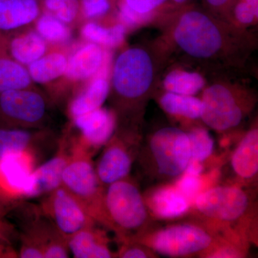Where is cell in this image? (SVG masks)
<instances>
[{
    "mask_svg": "<svg viewBox=\"0 0 258 258\" xmlns=\"http://www.w3.org/2000/svg\"><path fill=\"white\" fill-rule=\"evenodd\" d=\"M166 33L178 50L207 64L240 68L255 47L254 37L243 28L199 10L180 13Z\"/></svg>",
    "mask_w": 258,
    "mask_h": 258,
    "instance_id": "1",
    "label": "cell"
},
{
    "mask_svg": "<svg viewBox=\"0 0 258 258\" xmlns=\"http://www.w3.org/2000/svg\"><path fill=\"white\" fill-rule=\"evenodd\" d=\"M157 67L155 59L144 47H132L117 57L112 70V86L122 99L135 101L152 90Z\"/></svg>",
    "mask_w": 258,
    "mask_h": 258,
    "instance_id": "2",
    "label": "cell"
},
{
    "mask_svg": "<svg viewBox=\"0 0 258 258\" xmlns=\"http://www.w3.org/2000/svg\"><path fill=\"white\" fill-rule=\"evenodd\" d=\"M249 93L240 85L218 81L204 88L201 118L208 126L225 132L237 126L245 114L244 99Z\"/></svg>",
    "mask_w": 258,
    "mask_h": 258,
    "instance_id": "3",
    "label": "cell"
},
{
    "mask_svg": "<svg viewBox=\"0 0 258 258\" xmlns=\"http://www.w3.org/2000/svg\"><path fill=\"white\" fill-rule=\"evenodd\" d=\"M147 217V208L138 188L125 179L108 185L102 200L101 221L120 232L140 228Z\"/></svg>",
    "mask_w": 258,
    "mask_h": 258,
    "instance_id": "4",
    "label": "cell"
},
{
    "mask_svg": "<svg viewBox=\"0 0 258 258\" xmlns=\"http://www.w3.org/2000/svg\"><path fill=\"white\" fill-rule=\"evenodd\" d=\"M71 157L64 168L62 186L86 208L94 220H101L102 192L91 154L73 144Z\"/></svg>",
    "mask_w": 258,
    "mask_h": 258,
    "instance_id": "5",
    "label": "cell"
},
{
    "mask_svg": "<svg viewBox=\"0 0 258 258\" xmlns=\"http://www.w3.org/2000/svg\"><path fill=\"white\" fill-rule=\"evenodd\" d=\"M41 210L66 241L83 229L93 226L95 221L82 204L62 185L45 196Z\"/></svg>",
    "mask_w": 258,
    "mask_h": 258,
    "instance_id": "6",
    "label": "cell"
},
{
    "mask_svg": "<svg viewBox=\"0 0 258 258\" xmlns=\"http://www.w3.org/2000/svg\"><path fill=\"white\" fill-rule=\"evenodd\" d=\"M150 148L159 171L166 176L181 175L191 160L189 137L179 128L159 129L151 139Z\"/></svg>",
    "mask_w": 258,
    "mask_h": 258,
    "instance_id": "7",
    "label": "cell"
},
{
    "mask_svg": "<svg viewBox=\"0 0 258 258\" xmlns=\"http://www.w3.org/2000/svg\"><path fill=\"white\" fill-rule=\"evenodd\" d=\"M47 113L46 99L36 91L26 88L0 93V118L10 127H36Z\"/></svg>",
    "mask_w": 258,
    "mask_h": 258,
    "instance_id": "8",
    "label": "cell"
},
{
    "mask_svg": "<svg viewBox=\"0 0 258 258\" xmlns=\"http://www.w3.org/2000/svg\"><path fill=\"white\" fill-rule=\"evenodd\" d=\"M212 241L211 236L200 227L179 225L159 231L153 237L152 246L162 255L181 257L205 250Z\"/></svg>",
    "mask_w": 258,
    "mask_h": 258,
    "instance_id": "9",
    "label": "cell"
},
{
    "mask_svg": "<svg viewBox=\"0 0 258 258\" xmlns=\"http://www.w3.org/2000/svg\"><path fill=\"white\" fill-rule=\"evenodd\" d=\"M194 201L203 215L220 221H235L248 207L245 192L235 186L212 188L200 193Z\"/></svg>",
    "mask_w": 258,
    "mask_h": 258,
    "instance_id": "10",
    "label": "cell"
},
{
    "mask_svg": "<svg viewBox=\"0 0 258 258\" xmlns=\"http://www.w3.org/2000/svg\"><path fill=\"white\" fill-rule=\"evenodd\" d=\"M35 163V154L30 152L0 158V193L8 201L27 198Z\"/></svg>",
    "mask_w": 258,
    "mask_h": 258,
    "instance_id": "11",
    "label": "cell"
},
{
    "mask_svg": "<svg viewBox=\"0 0 258 258\" xmlns=\"http://www.w3.org/2000/svg\"><path fill=\"white\" fill-rule=\"evenodd\" d=\"M73 119L81 133L73 144L91 154L111 141L116 125L114 113L102 107Z\"/></svg>",
    "mask_w": 258,
    "mask_h": 258,
    "instance_id": "12",
    "label": "cell"
},
{
    "mask_svg": "<svg viewBox=\"0 0 258 258\" xmlns=\"http://www.w3.org/2000/svg\"><path fill=\"white\" fill-rule=\"evenodd\" d=\"M61 144L53 157L32 171L27 198L46 196L62 185V174L71 157V148Z\"/></svg>",
    "mask_w": 258,
    "mask_h": 258,
    "instance_id": "13",
    "label": "cell"
},
{
    "mask_svg": "<svg viewBox=\"0 0 258 258\" xmlns=\"http://www.w3.org/2000/svg\"><path fill=\"white\" fill-rule=\"evenodd\" d=\"M132 159L124 145L111 142L97 164L96 171L100 182L108 185L125 179L132 169Z\"/></svg>",
    "mask_w": 258,
    "mask_h": 258,
    "instance_id": "14",
    "label": "cell"
},
{
    "mask_svg": "<svg viewBox=\"0 0 258 258\" xmlns=\"http://www.w3.org/2000/svg\"><path fill=\"white\" fill-rule=\"evenodd\" d=\"M109 53L101 46L88 42L80 47L68 59L66 77L74 81H81L95 77L101 71Z\"/></svg>",
    "mask_w": 258,
    "mask_h": 258,
    "instance_id": "15",
    "label": "cell"
},
{
    "mask_svg": "<svg viewBox=\"0 0 258 258\" xmlns=\"http://www.w3.org/2000/svg\"><path fill=\"white\" fill-rule=\"evenodd\" d=\"M40 8L37 0L0 1V32L16 30L38 18Z\"/></svg>",
    "mask_w": 258,
    "mask_h": 258,
    "instance_id": "16",
    "label": "cell"
},
{
    "mask_svg": "<svg viewBox=\"0 0 258 258\" xmlns=\"http://www.w3.org/2000/svg\"><path fill=\"white\" fill-rule=\"evenodd\" d=\"M93 226L83 229L67 241L70 252L76 258H109L112 253L104 237Z\"/></svg>",
    "mask_w": 258,
    "mask_h": 258,
    "instance_id": "17",
    "label": "cell"
},
{
    "mask_svg": "<svg viewBox=\"0 0 258 258\" xmlns=\"http://www.w3.org/2000/svg\"><path fill=\"white\" fill-rule=\"evenodd\" d=\"M190 202L174 186H167L154 191L149 205L159 218L174 219L184 215L189 210Z\"/></svg>",
    "mask_w": 258,
    "mask_h": 258,
    "instance_id": "18",
    "label": "cell"
},
{
    "mask_svg": "<svg viewBox=\"0 0 258 258\" xmlns=\"http://www.w3.org/2000/svg\"><path fill=\"white\" fill-rule=\"evenodd\" d=\"M232 166L237 175L250 179L258 171V131L252 129L245 134L232 157Z\"/></svg>",
    "mask_w": 258,
    "mask_h": 258,
    "instance_id": "19",
    "label": "cell"
},
{
    "mask_svg": "<svg viewBox=\"0 0 258 258\" xmlns=\"http://www.w3.org/2000/svg\"><path fill=\"white\" fill-rule=\"evenodd\" d=\"M108 78L96 76L88 87L71 101L69 112L74 118L101 108L109 94Z\"/></svg>",
    "mask_w": 258,
    "mask_h": 258,
    "instance_id": "20",
    "label": "cell"
},
{
    "mask_svg": "<svg viewBox=\"0 0 258 258\" xmlns=\"http://www.w3.org/2000/svg\"><path fill=\"white\" fill-rule=\"evenodd\" d=\"M46 41L37 32H29L8 40L10 57L23 66L29 64L45 55Z\"/></svg>",
    "mask_w": 258,
    "mask_h": 258,
    "instance_id": "21",
    "label": "cell"
},
{
    "mask_svg": "<svg viewBox=\"0 0 258 258\" xmlns=\"http://www.w3.org/2000/svg\"><path fill=\"white\" fill-rule=\"evenodd\" d=\"M39 136L25 128L0 127V158L10 154H35Z\"/></svg>",
    "mask_w": 258,
    "mask_h": 258,
    "instance_id": "22",
    "label": "cell"
},
{
    "mask_svg": "<svg viewBox=\"0 0 258 258\" xmlns=\"http://www.w3.org/2000/svg\"><path fill=\"white\" fill-rule=\"evenodd\" d=\"M206 86L203 75L195 71L174 69L169 71L163 80L166 92L195 96Z\"/></svg>",
    "mask_w": 258,
    "mask_h": 258,
    "instance_id": "23",
    "label": "cell"
},
{
    "mask_svg": "<svg viewBox=\"0 0 258 258\" xmlns=\"http://www.w3.org/2000/svg\"><path fill=\"white\" fill-rule=\"evenodd\" d=\"M67 66L66 55L60 52H52L29 64L27 69L32 81L43 84L64 75Z\"/></svg>",
    "mask_w": 258,
    "mask_h": 258,
    "instance_id": "24",
    "label": "cell"
},
{
    "mask_svg": "<svg viewBox=\"0 0 258 258\" xmlns=\"http://www.w3.org/2000/svg\"><path fill=\"white\" fill-rule=\"evenodd\" d=\"M32 82L25 66L13 60L8 52L0 54V93L29 88Z\"/></svg>",
    "mask_w": 258,
    "mask_h": 258,
    "instance_id": "25",
    "label": "cell"
},
{
    "mask_svg": "<svg viewBox=\"0 0 258 258\" xmlns=\"http://www.w3.org/2000/svg\"><path fill=\"white\" fill-rule=\"evenodd\" d=\"M159 103L169 114L191 120L201 118L203 103L195 96L166 92L161 96Z\"/></svg>",
    "mask_w": 258,
    "mask_h": 258,
    "instance_id": "26",
    "label": "cell"
},
{
    "mask_svg": "<svg viewBox=\"0 0 258 258\" xmlns=\"http://www.w3.org/2000/svg\"><path fill=\"white\" fill-rule=\"evenodd\" d=\"M83 37L86 40L101 47L113 48L123 43L125 28L121 23L110 28H104L96 23H88L81 30Z\"/></svg>",
    "mask_w": 258,
    "mask_h": 258,
    "instance_id": "27",
    "label": "cell"
},
{
    "mask_svg": "<svg viewBox=\"0 0 258 258\" xmlns=\"http://www.w3.org/2000/svg\"><path fill=\"white\" fill-rule=\"evenodd\" d=\"M36 29L45 41L52 43L68 41L71 37V30L66 23L50 13L43 14L38 19Z\"/></svg>",
    "mask_w": 258,
    "mask_h": 258,
    "instance_id": "28",
    "label": "cell"
},
{
    "mask_svg": "<svg viewBox=\"0 0 258 258\" xmlns=\"http://www.w3.org/2000/svg\"><path fill=\"white\" fill-rule=\"evenodd\" d=\"M191 147V160L203 163L212 155L215 142L207 129L197 127L187 134Z\"/></svg>",
    "mask_w": 258,
    "mask_h": 258,
    "instance_id": "29",
    "label": "cell"
},
{
    "mask_svg": "<svg viewBox=\"0 0 258 258\" xmlns=\"http://www.w3.org/2000/svg\"><path fill=\"white\" fill-rule=\"evenodd\" d=\"M48 13L64 23L74 21L79 10V0H45Z\"/></svg>",
    "mask_w": 258,
    "mask_h": 258,
    "instance_id": "30",
    "label": "cell"
},
{
    "mask_svg": "<svg viewBox=\"0 0 258 258\" xmlns=\"http://www.w3.org/2000/svg\"><path fill=\"white\" fill-rule=\"evenodd\" d=\"M203 184L201 175L184 171L175 187L191 203L200 195Z\"/></svg>",
    "mask_w": 258,
    "mask_h": 258,
    "instance_id": "31",
    "label": "cell"
},
{
    "mask_svg": "<svg viewBox=\"0 0 258 258\" xmlns=\"http://www.w3.org/2000/svg\"><path fill=\"white\" fill-rule=\"evenodd\" d=\"M234 24L240 27L245 28L246 26L254 25L257 22L258 11L252 8L244 0L237 3L234 8Z\"/></svg>",
    "mask_w": 258,
    "mask_h": 258,
    "instance_id": "32",
    "label": "cell"
},
{
    "mask_svg": "<svg viewBox=\"0 0 258 258\" xmlns=\"http://www.w3.org/2000/svg\"><path fill=\"white\" fill-rule=\"evenodd\" d=\"M119 18L122 25L129 28H137L142 25H146L153 18L152 15H144L136 13L121 3L120 6Z\"/></svg>",
    "mask_w": 258,
    "mask_h": 258,
    "instance_id": "33",
    "label": "cell"
},
{
    "mask_svg": "<svg viewBox=\"0 0 258 258\" xmlns=\"http://www.w3.org/2000/svg\"><path fill=\"white\" fill-rule=\"evenodd\" d=\"M167 0H123L122 3L139 14L152 15L161 8Z\"/></svg>",
    "mask_w": 258,
    "mask_h": 258,
    "instance_id": "34",
    "label": "cell"
},
{
    "mask_svg": "<svg viewBox=\"0 0 258 258\" xmlns=\"http://www.w3.org/2000/svg\"><path fill=\"white\" fill-rule=\"evenodd\" d=\"M83 15L87 18H96L108 13L111 8L109 0H80Z\"/></svg>",
    "mask_w": 258,
    "mask_h": 258,
    "instance_id": "35",
    "label": "cell"
},
{
    "mask_svg": "<svg viewBox=\"0 0 258 258\" xmlns=\"http://www.w3.org/2000/svg\"><path fill=\"white\" fill-rule=\"evenodd\" d=\"M69 252L67 241L63 237H57L45 247L44 258L69 257Z\"/></svg>",
    "mask_w": 258,
    "mask_h": 258,
    "instance_id": "36",
    "label": "cell"
},
{
    "mask_svg": "<svg viewBox=\"0 0 258 258\" xmlns=\"http://www.w3.org/2000/svg\"><path fill=\"white\" fill-rule=\"evenodd\" d=\"M120 257L123 258H146L147 254L142 248L137 247H126L120 250Z\"/></svg>",
    "mask_w": 258,
    "mask_h": 258,
    "instance_id": "37",
    "label": "cell"
},
{
    "mask_svg": "<svg viewBox=\"0 0 258 258\" xmlns=\"http://www.w3.org/2000/svg\"><path fill=\"white\" fill-rule=\"evenodd\" d=\"M210 7L214 9L219 10V11H223L228 8L231 0H206Z\"/></svg>",
    "mask_w": 258,
    "mask_h": 258,
    "instance_id": "38",
    "label": "cell"
},
{
    "mask_svg": "<svg viewBox=\"0 0 258 258\" xmlns=\"http://www.w3.org/2000/svg\"><path fill=\"white\" fill-rule=\"evenodd\" d=\"M15 255V254L9 249H7L3 244L0 243V257H13Z\"/></svg>",
    "mask_w": 258,
    "mask_h": 258,
    "instance_id": "39",
    "label": "cell"
},
{
    "mask_svg": "<svg viewBox=\"0 0 258 258\" xmlns=\"http://www.w3.org/2000/svg\"><path fill=\"white\" fill-rule=\"evenodd\" d=\"M8 200H6V199L2 195V194L0 193V219L3 217V212H4L5 210L4 203H8Z\"/></svg>",
    "mask_w": 258,
    "mask_h": 258,
    "instance_id": "40",
    "label": "cell"
},
{
    "mask_svg": "<svg viewBox=\"0 0 258 258\" xmlns=\"http://www.w3.org/2000/svg\"><path fill=\"white\" fill-rule=\"evenodd\" d=\"M244 1L250 5L254 10L258 11V0H244Z\"/></svg>",
    "mask_w": 258,
    "mask_h": 258,
    "instance_id": "41",
    "label": "cell"
},
{
    "mask_svg": "<svg viewBox=\"0 0 258 258\" xmlns=\"http://www.w3.org/2000/svg\"><path fill=\"white\" fill-rule=\"evenodd\" d=\"M174 3H176V4H183V3H186L187 0H173Z\"/></svg>",
    "mask_w": 258,
    "mask_h": 258,
    "instance_id": "42",
    "label": "cell"
},
{
    "mask_svg": "<svg viewBox=\"0 0 258 258\" xmlns=\"http://www.w3.org/2000/svg\"><path fill=\"white\" fill-rule=\"evenodd\" d=\"M0 1H3V0H0Z\"/></svg>",
    "mask_w": 258,
    "mask_h": 258,
    "instance_id": "43",
    "label": "cell"
}]
</instances>
